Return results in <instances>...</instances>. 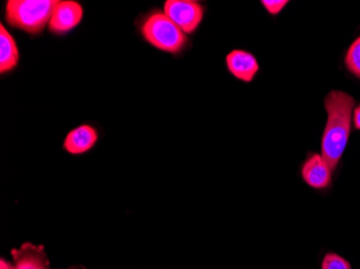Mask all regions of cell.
<instances>
[{
    "label": "cell",
    "instance_id": "cell-8",
    "mask_svg": "<svg viewBox=\"0 0 360 269\" xmlns=\"http://www.w3.org/2000/svg\"><path fill=\"white\" fill-rule=\"evenodd\" d=\"M98 133L91 125L84 124L70 131L65 137L63 147L72 155H81L89 152L96 145Z\"/></svg>",
    "mask_w": 360,
    "mask_h": 269
},
{
    "label": "cell",
    "instance_id": "cell-13",
    "mask_svg": "<svg viewBox=\"0 0 360 269\" xmlns=\"http://www.w3.org/2000/svg\"><path fill=\"white\" fill-rule=\"evenodd\" d=\"M261 4L268 10L269 13L275 15V14L280 13L284 9L288 1H286V0H264V1H261Z\"/></svg>",
    "mask_w": 360,
    "mask_h": 269
},
{
    "label": "cell",
    "instance_id": "cell-11",
    "mask_svg": "<svg viewBox=\"0 0 360 269\" xmlns=\"http://www.w3.org/2000/svg\"><path fill=\"white\" fill-rule=\"evenodd\" d=\"M319 269H353L351 262L335 251H327L319 262Z\"/></svg>",
    "mask_w": 360,
    "mask_h": 269
},
{
    "label": "cell",
    "instance_id": "cell-9",
    "mask_svg": "<svg viewBox=\"0 0 360 269\" xmlns=\"http://www.w3.org/2000/svg\"><path fill=\"white\" fill-rule=\"evenodd\" d=\"M226 67L236 79L243 82H250L259 70V64L252 53L234 50L226 56Z\"/></svg>",
    "mask_w": 360,
    "mask_h": 269
},
{
    "label": "cell",
    "instance_id": "cell-1",
    "mask_svg": "<svg viewBox=\"0 0 360 269\" xmlns=\"http://www.w3.org/2000/svg\"><path fill=\"white\" fill-rule=\"evenodd\" d=\"M355 99L342 91H331L325 98L327 123L321 138V157L333 171L339 167L351 133Z\"/></svg>",
    "mask_w": 360,
    "mask_h": 269
},
{
    "label": "cell",
    "instance_id": "cell-5",
    "mask_svg": "<svg viewBox=\"0 0 360 269\" xmlns=\"http://www.w3.org/2000/svg\"><path fill=\"white\" fill-rule=\"evenodd\" d=\"M330 166L319 153H309L301 164L300 176L309 188L316 191H327L333 185Z\"/></svg>",
    "mask_w": 360,
    "mask_h": 269
},
{
    "label": "cell",
    "instance_id": "cell-12",
    "mask_svg": "<svg viewBox=\"0 0 360 269\" xmlns=\"http://www.w3.org/2000/svg\"><path fill=\"white\" fill-rule=\"evenodd\" d=\"M347 70L360 79V37L349 46L345 58Z\"/></svg>",
    "mask_w": 360,
    "mask_h": 269
},
{
    "label": "cell",
    "instance_id": "cell-10",
    "mask_svg": "<svg viewBox=\"0 0 360 269\" xmlns=\"http://www.w3.org/2000/svg\"><path fill=\"white\" fill-rule=\"evenodd\" d=\"M19 48L11 34L4 24L0 25V72L6 74L13 70L19 64Z\"/></svg>",
    "mask_w": 360,
    "mask_h": 269
},
{
    "label": "cell",
    "instance_id": "cell-4",
    "mask_svg": "<svg viewBox=\"0 0 360 269\" xmlns=\"http://www.w3.org/2000/svg\"><path fill=\"white\" fill-rule=\"evenodd\" d=\"M163 12L185 34H192L203 20L204 7L191 0H167Z\"/></svg>",
    "mask_w": 360,
    "mask_h": 269
},
{
    "label": "cell",
    "instance_id": "cell-14",
    "mask_svg": "<svg viewBox=\"0 0 360 269\" xmlns=\"http://www.w3.org/2000/svg\"><path fill=\"white\" fill-rule=\"evenodd\" d=\"M0 269H15L12 261L6 260L5 258H0Z\"/></svg>",
    "mask_w": 360,
    "mask_h": 269
},
{
    "label": "cell",
    "instance_id": "cell-2",
    "mask_svg": "<svg viewBox=\"0 0 360 269\" xmlns=\"http://www.w3.org/2000/svg\"><path fill=\"white\" fill-rule=\"evenodd\" d=\"M58 0H9L6 20L11 27L38 35L49 26Z\"/></svg>",
    "mask_w": 360,
    "mask_h": 269
},
{
    "label": "cell",
    "instance_id": "cell-7",
    "mask_svg": "<svg viewBox=\"0 0 360 269\" xmlns=\"http://www.w3.org/2000/svg\"><path fill=\"white\" fill-rule=\"evenodd\" d=\"M11 258L15 269H50V260L42 244L25 242L21 248L12 249Z\"/></svg>",
    "mask_w": 360,
    "mask_h": 269
},
{
    "label": "cell",
    "instance_id": "cell-16",
    "mask_svg": "<svg viewBox=\"0 0 360 269\" xmlns=\"http://www.w3.org/2000/svg\"><path fill=\"white\" fill-rule=\"evenodd\" d=\"M50 269H51V268H50ZM65 269H86V267L80 266V265H77V266H72V267H70V268H65Z\"/></svg>",
    "mask_w": 360,
    "mask_h": 269
},
{
    "label": "cell",
    "instance_id": "cell-3",
    "mask_svg": "<svg viewBox=\"0 0 360 269\" xmlns=\"http://www.w3.org/2000/svg\"><path fill=\"white\" fill-rule=\"evenodd\" d=\"M146 41L167 53L177 54L187 44V36L165 12H151L141 26Z\"/></svg>",
    "mask_w": 360,
    "mask_h": 269
},
{
    "label": "cell",
    "instance_id": "cell-6",
    "mask_svg": "<svg viewBox=\"0 0 360 269\" xmlns=\"http://www.w3.org/2000/svg\"><path fill=\"white\" fill-rule=\"evenodd\" d=\"M84 19V8L74 0L58 1L49 23V29L56 35L70 32Z\"/></svg>",
    "mask_w": 360,
    "mask_h": 269
},
{
    "label": "cell",
    "instance_id": "cell-15",
    "mask_svg": "<svg viewBox=\"0 0 360 269\" xmlns=\"http://www.w3.org/2000/svg\"><path fill=\"white\" fill-rule=\"evenodd\" d=\"M354 124L355 127L360 131V106L354 110Z\"/></svg>",
    "mask_w": 360,
    "mask_h": 269
}]
</instances>
